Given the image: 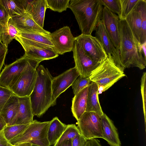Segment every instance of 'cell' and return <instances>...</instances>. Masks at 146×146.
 <instances>
[{
    "mask_svg": "<svg viewBox=\"0 0 146 146\" xmlns=\"http://www.w3.org/2000/svg\"><path fill=\"white\" fill-rule=\"evenodd\" d=\"M119 53L121 69L136 67L142 70L146 66V56L142 46L137 41L125 19H119Z\"/></svg>",
    "mask_w": 146,
    "mask_h": 146,
    "instance_id": "1",
    "label": "cell"
},
{
    "mask_svg": "<svg viewBox=\"0 0 146 146\" xmlns=\"http://www.w3.org/2000/svg\"><path fill=\"white\" fill-rule=\"evenodd\" d=\"M68 8L73 13L82 34L91 35L95 31L103 8L100 0H71Z\"/></svg>",
    "mask_w": 146,
    "mask_h": 146,
    "instance_id": "2",
    "label": "cell"
},
{
    "mask_svg": "<svg viewBox=\"0 0 146 146\" xmlns=\"http://www.w3.org/2000/svg\"><path fill=\"white\" fill-rule=\"evenodd\" d=\"M37 77L29 96L33 113L40 117L51 107L52 76L48 69L42 65L36 69Z\"/></svg>",
    "mask_w": 146,
    "mask_h": 146,
    "instance_id": "3",
    "label": "cell"
},
{
    "mask_svg": "<svg viewBox=\"0 0 146 146\" xmlns=\"http://www.w3.org/2000/svg\"><path fill=\"white\" fill-rule=\"evenodd\" d=\"M126 76L124 71L108 57L92 72L89 78L91 82L98 86L99 94Z\"/></svg>",
    "mask_w": 146,
    "mask_h": 146,
    "instance_id": "4",
    "label": "cell"
},
{
    "mask_svg": "<svg viewBox=\"0 0 146 146\" xmlns=\"http://www.w3.org/2000/svg\"><path fill=\"white\" fill-rule=\"evenodd\" d=\"M50 122L33 120L24 131L8 142L13 146L28 142L39 146H50L47 138Z\"/></svg>",
    "mask_w": 146,
    "mask_h": 146,
    "instance_id": "5",
    "label": "cell"
},
{
    "mask_svg": "<svg viewBox=\"0 0 146 146\" xmlns=\"http://www.w3.org/2000/svg\"><path fill=\"white\" fill-rule=\"evenodd\" d=\"M40 62L31 59L18 80L10 89L13 94L19 97L30 96L37 77L36 69Z\"/></svg>",
    "mask_w": 146,
    "mask_h": 146,
    "instance_id": "6",
    "label": "cell"
},
{
    "mask_svg": "<svg viewBox=\"0 0 146 146\" xmlns=\"http://www.w3.org/2000/svg\"><path fill=\"white\" fill-rule=\"evenodd\" d=\"M101 116L94 112L86 111L77 121V127L86 139L103 138Z\"/></svg>",
    "mask_w": 146,
    "mask_h": 146,
    "instance_id": "7",
    "label": "cell"
},
{
    "mask_svg": "<svg viewBox=\"0 0 146 146\" xmlns=\"http://www.w3.org/2000/svg\"><path fill=\"white\" fill-rule=\"evenodd\" d=\"M21 45L26 55L41 62L58 57V54L51 47L17 35L15 38Z\"/></svg>",
    "mask_w": 146,
    "mask_h": 146,
    "instance_id": "8",
    "label": "cell"
},
{
    "mask_svg": "<svg viewBox=\"0 0 146 146\" xmlns=\"http://www.w3.org/2000/svg\"><path fill=\"white\" fill-rule=\"evenodd\" d=\"M31 58L24 55L6 65L0 73V86L10 89L20 77Z\"/></svg>",
    "mask_w": 146,
    "mask_h": 146,
    "instance_id": "9",
    "label": "cell"
},
{
    "mask_svg": "<svg viewBox=\"0 0 146 146\" xmlns=\"http://www.w3.org/2000/svg\"><path fill=\"white\" fill-rule=\"evenodd\" d=\"M75 40L86 54L95 62L100 64L108 57L100 42L96 37L81 34Z\"/></svg>",
    "mask_w": 146,
    "mask_h": 146,
    "instance_id": "10",
    "label": "cell"
},
{
    "mask_svg": "<svg viewBox=\"0 0 146 146\" xmlns=\"http://www.w3.org/2000/svg\"><path fill=\"white\" fill-rule=\"evenodd\" d=\"M49 37L53 49L58 54L72 51L75 38L68 26H64L50 33Z\"/></svg>",
    "mask_w": 146,
    "mask_h": 146,
    "instance_id": "11",
    "label": "cell"
},
{
    "mask_svg": "<svg viewBox=\"0 0 146 146\" xmlns=\"http://www.w3.org/2000/svg\"><path fill=\"white\" fill-rule=\"evenodd\" d=\"M79 76V73L74 67L53 77L52 81L51 106L56 105L57 98L72 85Z\"/></svg>",
    "mask_w": 146,
    "mask_h": 146,
    "instance_id": "12",
    "label": "cell"
},
{
    "mask_svg": "<svg viewBox=\"0 0 146 146\" xmlns=\"http://www.w3.org/2000/svg\"><path fill=\"white\" fill-rule=\"evenodd\" d=\"M72 51L75 63V67L80 75L84 77H89L92 72L100 64L93 61L76 40Z\"/></svg>",
    "mask_w": 146,
    "mask_h": 146,
    "instance_id": "13",
    "label": "cell"
},
{
    "mask_svg": "<svg viewBox=\"0 0 146 146\" xmlns=\"http://www.w3.org/2000/svg\"><path fill=\"white\" fill-rule=\"evenodd\" d=\"M101 20L112 43L119 52L120 41L118 16L104 7Z\"/></svg>",
    "mask_w": 146,
    "mask_h": 146,
    "instance_id": "14",
    "label": "cell"
},
{
    "mask_svg": "<svg viewBox=\"0 0 146 146\" xmlns=\"http://www.w3.org/2000/svg\"><path fill=\"white\" fill-rule=\"evenodd\" d=\"M9 23L14 26L19 32L38 33L47 35L50 33L37 24L31 15L27 12L11 17Z\"/></svg>",
    "mask_w": 146,
    "mask_h": 146,
    "instance_id": "15",
    "label": "cell"
},
{
    "mask_svg": "<svg viewBox=\"0 0 146 146\" xmlns=\"http://www.w3.org/2000/svg\"><path fill=\"white\" fill-rule=\"evenodd\" d=\"M95 31L96 37L102 44L108 57L112 60L121 69L119 52L114 46L106 31L101 20L99 21Z\"/></svg>",
    "mask_w": 146,
    "mask_h": 146,
    "instance_id": "16",
    "label": "cell"
},
{
    "mask_svg": "<svg viewBox=\"0 0 146 146\" xmlns=\"http://www.w3.org/2000/svg\"><path fill=\"white\" fill-rule=\"evenodd\" d=\"M26 12L29 14L35 21L43 28L45 13L47 9L46 0H20Z\"/></svg>",
    "mask_w": 146,
    "mask_h": 146,
    "instance_id": "17",
    "label": "cell"
},
{
    "mask_svg": "<svg viewBox=\"0 0 146 146\" xmlns=\"http://www.w3.org/2000/svg\"><path fill=\"white\" fill-rule=\"evenodd\" d=\"M19 106L15 116L7 125L30 124L33 121V115L29 96L18 97Z\"/></svg>",
    "mask_w": 146,
    "mask_h": 146,
    "instance_id": "18",
    "label": "cell"
},
{
    "mask_svg": "<svg viewBox=\"0 0 146 146\" xmlns=\"http://www.w3.org/2000/svg\"><path fill=\"white\" fill-rule=\"evenodd\" d=\"M101 118L103 139L111 146H121L117 129L112 121L104 113Z\"/></svg>",
    "mask_w": 146,
    "mask_h": 146,
    "instance_id": "19",
    "label": "cell"
},
{
    "mask_svg": "<svg viewBox=\"0 0 146 146\" xmlns=\"http://www.w3.org/2000/svg\"><path fill=\"white\" fill-rule=\"evenodd\" d=\"M125 19L135 37L140 43L142 21L141 0H139L133 9L127 15Z\"/></svg>",
    "mask_w": 146,
    "mask_h": 146,
    "instance_id": "20",
    "label": "cell"
},
{
    "mask_svg": "<svg viewBox=\"0 0 146 146\" xmlns=\"http://www.w3.org/2000/svg\"><path fill=\"white\" fill-rule=\"evenodd\" d=\"M98 87L95 83L91 82L88 86L86 111L95 112L101 116L104 113L98 98Z\"/></svg>",
    "mask_w": 146,
    "mask_h": 146,
    "instance_id": "21",
    "label": "cell"
},
{
    "mask_svg": "<svg viewBox=\"0 0 146 146\" xmlns=\"http://www.w3.org/2000/svg\"><path fill=\"white\" fill-rule=\"evenodd\" d=\"M88 92V86L74 95L72 98L71 111L73 116L77 121L86 111Z\"/></svg>",
    "mask_w": 146,
    "mask_h": 146,
    "instance_id": "22",
    "label": "cell"
},
{
    "mask_svg": "<svg viewBox=\"0 0 146 146\" xmlns=\"http://www.w3.org/2000/svg\"><path fill=\"white\" fill-rule=\"evenodd\" d=\"M19 106L18 96L12 94L0 111V114L7 125L10 123L15 116Z\"/></svg>",
    "mask_w": 146,
    "mask_h": 146,
    "instance_id": "23",
    "label": "cell"
},
{
    "mask_svg": "<svg viewBox=\"0 0 146 146\" xmlns=\"http://www.w3.org/2000/svg\"><path fill=\"white\" fill-rule=\"evenodd\" d=\"M67 125L56 117L50 121L47 132V138L50 146L54 145L64 131Z\"/></svg>",
    "mask_w": 146,
    "mask_h": 146,
    "instance_id": "24",
    "label": "cell"
},
{
    "mask_svg": "<svg viewBox=\"0 0 146 146\" xmlns=\"http://www.w3.org/2000/svg\"><path fill=\"white\" fill-rule=\"evenodd\" d=\"M0 2L10 17L17 15H21L26 12L20 0H0Z\"/></svg>",
    "mask_w": 146,
    "mask_h": 146,
    "instance_id": "25",
    "label": "cell"
},
{
    "mask_svg": "<svg viewBox=\"0 0 146 146\" xmlns=\"http://www.w3.org/2000/svg\"><path fill=\"white\" fill-rule=\"evenodd\" d=\"M49 35L38 33L19 32L17 35L24 38L47 46L53 48L54 46L50 40Z\"/></svg>",
    "mask_w": 146,
    "mask_h": 146,
    "instance_id": "26",
    "label": "cell"
},
{
    "mask_svg": "<svg viewBox=\"0 0 146 146\" xmlns=\"http://www.w3.org/2000/svg\"><path fill=\"white\" fill-rule=\"evenodd\" d=\"M30 124L6 125L3 129L4 134L6 139L9 142L24 131Z\"/></svg>",
    "mask_w": 146,
    "mask_h": 146,
    "instance_id": "27",
    "label": "cell"
},
{
    "mask_svg": "<svg viewBox=\"0 0 146 146\" xmlns=\"http://www.w3.org/2000/svg\"><path fill=\"white\" fill-rule=\"evenodd\" d=\"M19 32L14 26L9 23L7 27H3L1 39L2 44L7 47L10 42L15 38Z\"/></svg>",
    "mask_w": 146,
    "mask_h": 146,
    "instance_id": "28",
    "label": "cell"
},
{
    "mask_svg": "<svg viewBox=\"0 0 146 146\" xmlns=\"http://www.w3.org/2000/svg\"><path fill=\"white\" fill-rule=\"evenodd\" d=\"M80 133L78 127L75 124L67 125L61 136L53 146H58L64 141L72 139Z\"/></svg>",
    "mask_w": 146,
    "mask_h": 146,
    "instance_id": "29",
    "label": "cell"
},
{
    "mask_svg": "<svg viewBox=\"0 0 146 146\" xmlns=\"http://www.w3.org/2000/svg\"><path fill=\"white\" fill-rule=\"evenodd\" d=\"M70 0H46L47 8L61 13L68 8Z\"/></svg>",
    "mask_w": 146,
    "mask_h": 146,
    "instance_id": "30",
    "label": "cell"
},
{
    "mask_svg": "<svg viewBox=\"0 0 146 146\" xmlns=\"http://www.w3.org/2000/svg\"><path fill=\"white\" fill-rule=\"evenodd\" d=\"M141 11L142 21L140 44L146 43V0H141Z\"/></svg>",
    "mask_w": 146,
    "mask_h": 146,
    "instance_id": "31",
    "label": "cell"
},
{
    "mask_svg": "<svg viewBox=\"0 0 146 146\" xmlns=\"http://www.w3.org/2000/svg\"><path fill=\"white\" fill-rule=\"evenodd\" d=\"M91 82L89 77H84L80 75L71 85L74 95L88 86Z\"/></svg>",
    "mask_w": 146,
    "mask_h": 146,
    "instance_id": "32",
    "label": "cell"
},
{
    "mask_svg": "<svg viewBox=\"0 0 146 146\" xmlns=\"http://www.w3.org/2000/svg\"><path fill=\"white\" fill-rule=\"evenodd\" d=\"M139 0H120L121 12L119 19H125L131 12Z\"/></svg>",
    "mask_w": 146,
    "mask_h": 146,
    "instance_id": "33",
    "label": "cell"
},
{
    "mask_svg": "<svg viewBox=\"0 0 146 146\" xmlns=\"http://www.w3.org/2000/svg\"><path fill=\"white\" fill-rule=\"evenodd\" d=\"M103 6L114 13L117 14L119 17L121 14L120 0H100Z\"/></svg>",
    "mask_w": 146,
    "mask_h": 146,
    "instance_id": "34",
    "label": "cell"
},
{
    "mask_svg": "<svg viewBox=\"0 0 146 146\" xmlns=\"http://www.w3.org/2000/svg\"><path fill=\"white\" fill-rule=\"evenodd\" d=\"M141 91L145 125L146 118V72L143 73L141 80Z\"/></svg>",
    "mask_w": 146,
    "mask_h": 146,
    "instance_id": "35",
    "label": "cell"
},
{
    "mask_svg": "<svg viewBox=\"0 0 146 146\" xmlns=\"http://www.w3.org/2000/svg\"><path fill=\"white\" fill-rule=\"evenodd\" d=\"M12 94L9 89L0 86V111Z\"/></svg>",
    "mask_w": 146,
    "mask_h": 146,
    "instance_id": "36",
    "label": "cell"
},
{
    "mask_svg": "<svg viewBox=\"0 0 146 146\" xmlns=\"http://www.w3.org/2000/svg\"><path fill=\"white\" fill-rule=\"evenodd\" d=\"M10 18L7 10L0 2V24L3 27H7Z\"/></svg>",
    "mask_w": 146,
    "mask_h": 146,
    "instance_id": "37",
    "label": "cell"
},
{
    "mask_svg": "<svg viewBox=\"0 0 146 146\" xmlns=\"http://www.w3.org/2000/svg\"><path fill=\"white\" fill-rule=\"evenodd\" d=\"M87 141L80 133L72 139V146H85Z\"/></svg>",
    "mask_w": 146,
    "mask_h": 146,
    "instance_id": "38",
    "label": "cell"
},
{
    "mask_svg": "<svg viewBox=\"0 0 146 146\" xmlns=\"http://www.w3.org/2000/svg\"><path fill=\"white\" fill-rule=\"evenodd\" d=\"M7 51V47L0 42V72L4 63Z\"/></svg>",
    "mask_w": 146,
    "mask_h": 146,
    "instance_id": "39",
    "label": "cell"
},
{
    "mask_svg": "<svg viewBox=\"0 0 146 146\" xmlns=\"http://www.w3.org/2000/svg\"><path fill=\"white\" fill-rule=\"evenodd\" d=\"M8 142L4 135L3 129L0 131V146H7Z\"/></svg>",
    "mask_w": 146,
    "mask_h": 146,
    "instance_id": "40",
    "label": "cell"
},
{
    "mask_svg": "<svg viewBox=\"0 0 146 146\" xmlns=\"http://www.w3.org/2000/svg\"><path fill=\"white\" fill-rule=\"evenodd\" d=\"M90 146H102L100 141L97 138L89 139Z\"/></svg>",
    "mask_w": 146,
    "mask_h": 146,
    "instance_id": "41",
    "label": "cell"
},
{
    "mask_svg": "<svg viewBox=\"0 0 146 146\" xmlns=\"http://www.w3.org/2000/svg\"><path fill=\"white\" fill-rule=\"evenodd\" d=\"M72 139L64 141L58 146H72Z\"/></svg>",
    "mask_w": 146,
    "mask_h": 146,
    "instance_id": "42",
    "label": "cell"
},
{
    "mask_svg": "<svg viewBox=\"0 0 146 146\" xmlns=\"http://www.w3.org/2000/svg\"><path fill=\"white\" fill-rule=\"evenodd\" d=\"M6 125V123L0 114V131L2 130Z\"/></svg>",
    "mask_w": 146,
    "mask_h": 146,
    "instance_id": "43",
    "label": "cell"
},
{
    "mask_svg": "<svg viewBox=\"0 0 146 146\" xmlns=\"http://www.w3.org/2000/svg\"><path fill=\"white\" fill-rule=\"evenodd\" d=\"M12 146H33L32 144L28 142H25Z\"/></svg>",
    "mask_w": 146,
    "mask_h": 146,
    "instance_id": "44",
    "label": "cell"
},
{
    "mask_svg": "<svg viewBox=\"0 0 146 146\" xmlns=\"http://www.w3.org/2000/svg\"><path fill=\"white\" fill-rule=\"evenodd\" d=\"M3 30V27L0 24V42H1V39Z\"/></svg>",
    "mask_w": 146,
    "mask_h": 146,
    "instance_id": "45",
    "label": "cell"
},
{
    "mask_svg": "<svg viewBox=\"0 0 146 146\" xmlns=\"http://www.w3.org/2000/svg\"><path fill=\"white\" fill-rule=\"evenodd\" d=\"M85 146H90V142L89 140H87L86 144Z\"/></svg>",
    "mask_w": 146,
    "mask_h": 146,
    "instance_id": "46",
    "label": "cell"
},
{
    "mask_svg": "<svg viewBox=\"0 0 146 146\" xmlns=\"http://www.w3.org/2000/svg\"><path fill=\"white\" fill-rule=\"evenodd\" d=\"M7 146H12V145H11L8 142Z\"/></svg>",
    "mask_w": 146,
    "mask_h": 146,
    "instance_id": "47",
    "label": "cell"
},
{
    "mask_svg": "<svg viewBox=\"0 0 146 146\" xmlns=\"http://www.w3.org/2000/svg\"><path fill=\"white\" fill-rule=\"evenodd\" d=\"M32 145H33V146H39L38 145H34V144H32Z\"/></svg>",
    "mask_w": 146,
    "mask_h": 146,
    "instance_id": "48",
    "label": "cell"
}]
</instances>
